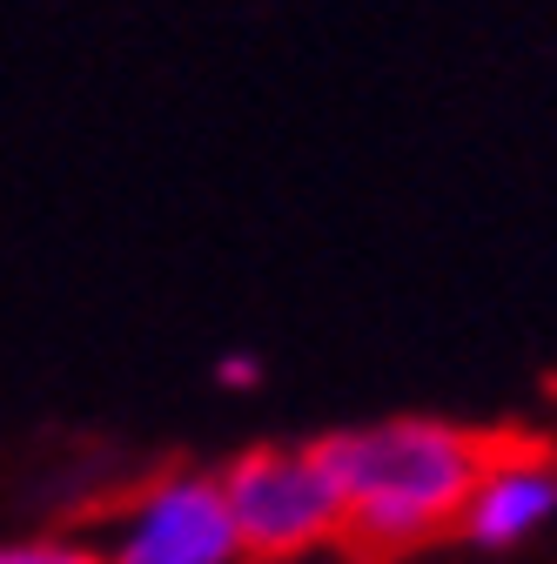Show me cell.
I'll return each mask as SVG.
<instances>
[{
  "label": "cell",
  "instance_id": "obj_4",
  "mask_svg": "<svg viewBox=\"0 0 557 564\" xmlns=\"http://www.w3.org/2000/svg\"><path fill=\"white\" fill-rule=\"evenodd\" d=\"M550 524H557V457L531 437H491V457L463 498L457 538H470L477 551H517Z\"/></svg>",
  "mask_w": 557,
  "mask_h": 564
},
{
  "label": "cell",
  "instance_id": "obj_2",
  "mask_svg": "<svg viewBox=\"0 0 557 564\" xmlns=\"http://www.w3.org/2000/svg\"><path fill=\"white\" fill-rule=\"evenodd\" d=\"M216 477L229 498L242 564H303L342 544V498H336L323 437L316 444H255L236 464H222Z\"/></svg>",
  "mask_w": 557,
  "mask_h": 564
},
{
  "label": "cell",
  "instance_id": "obj_1",
  "mask_svg": "<svg viewBox=\"0 0 557 564\" xmlns=\"http://www.w3.org/2000/svg\"><path fill=\"white\" fill-rule=\"evenodd\" d=\"M323 457L342 498V544L363 564H396L463 524V498L491 457V437L450 416H383L329 431Z\"/></svg>",
  "mask_w": 557,
  "mask_h": 564
},
{
  "label": "cell",
  "instance_id": "obj_7",
  "mask_svg": "<svg viewBox=\"0 0 557 564\" xmlns=\"http://www.w3.org/2000/svg\"><path fill=\"white\" fill-rule=\"evenodd\" d=\"M303 564H309V557H303Z\"/></svg>",
  "mask_w": 557,
  "mask_h": 564
},
{
  "label": "cell",
  "instance_id": "obj_3",
  "mask_svg": "<svg viewBox=\"0 0 557 564\" xmlns=\"http://www.w3.org/2000/svg\"><path fill=\"white\" fill-rule=\"evenodd\" d=\"M101 564H242L216 470H162L114 505L95 544Z\"/></svg>",
  "mask_w": 557,
  "mask_h": 564
},
{
  "label": "cell",
  "instance_id": "obj_5",
  "mask_svg": "<svg viewBox=\"0 0 557 564\" xmlns=\"http://www.w3.org/2000/svg\"><path fill=\"white\" fill-rule=\"evenodd\" d=\"M0 564H101V557H95V544H81V538L41 531V538H0Z\"/></svg>",
  "mask_w": 557,
  "mask_h": 564
},
{
  "label": "cell",
  "instance_id": "obj_6",
  "mask_svg": "<svg viewBox=\"0 0 557 564\" xmlns=\"http://www.w3.org/2000/svg\"><path fill=\"white\" fill-rule=\"evenodd\" d=\"M216 383H229V390H249V383H255V357H222Z\"/></svg>",
  "mask_w": 557,
  "mask_h": 564
}]
</instances>
